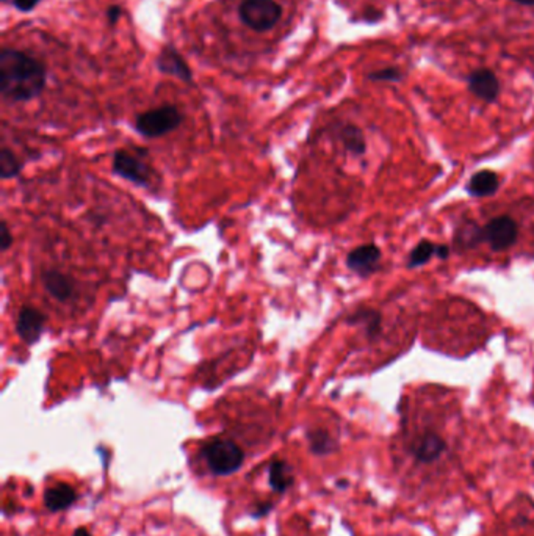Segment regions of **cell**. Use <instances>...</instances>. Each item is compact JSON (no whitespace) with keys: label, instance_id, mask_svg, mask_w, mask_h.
<instances>
[{"label":"cell","instance_id":"ac0fdd59","mask_svg":"<svg viewBox=\"0 0 534 536\" xmlns=\"http://www.w3.org/2000/svg\"><path fill=\"white\" fill-rule=\"evenodd\" d=\"M340 142L344 144V148L353 155H364L367 151V143H365V137L364 132L354 125H346L340 129Z\"/></svg>","mask_w":534,"mask_h":536},{"label":"cell","instance_id":"5bb4252c","mask_svg":"<svg viewBox=\"0 0 534 536\" xmlns=\"http://www.w3.org/2000/svg\"><path fill=\"white\" fill-rule=\"evenodd\" d=\"M499 174L493 173L491 170H484V171H478L470 178L465 190H467L470 197L483 198L495 195L499 190Z\"/></svg>","mask_w":534,"mask_h":536},{"label":"cell","instance_id":"4dcf8cb0","mask_svg":"<svg viewBox=\"0 0 534 536\" xmlns=\"http://www.w3.org/2000/svg\"><path fill=\"white\" fill-rule=\"evenodd\" d=\"M4 4H12V0H2Z\"/></svg>","mask_w":534,"mask_h":536},{"label":"cell","instance_id":"cb8c5ba5","mask_svg":"<svg viewBox=\"0 0 534 536\" xmlns=\"http://www.w3.org/2000/svg\"><path fill=\"white\" fill-rule=\"evenodd\" d=\"M42 0H12V5L21 13H30L41 4Z\"/></svg>","mask_w":534,"mask_h":536},{"label":"cell","instance_id":"d6986e66","mask_svg":"<svg viewBox=\"0 0 534 536\" xmlns=\"http://www.w3.org/2000/svg\"><path fill=\"white\" fill-rule=\"evenodd\" d=\"M310 450L315 455H327L333 453L337 448V442L334 441L333 436L329 435L325 430H314L308 435Z\"/></svg>","mask_w":534,"mask_h":536},{"label":"cell","instance_id":"5b68a950","mask_svg":"<svg viewBox=\"0 0 534 536\" xmlns=\"http://www.w3.org/2000/svg\"><path fill=\"white\" fill-rule=\"evenodd\" d=\"M112 170L113 173L119 178L140 187H146L151 179V170L148 165L137 155L131 154L129 151H123V149H119L113 154Z\"/></svg>","mask_w":534,"mask_h":536},{"label":"cell","instance_id":"44dd1931","mask_svg":"<svg viewBox=\"0 0 534 536\" xmlns=\"http://www.w3.org/2000/svg\"><path fill=\"white\" fill-rule=\"evenodd\" d=\"M23 170V163L19 161L12 149L2 148L0 151V178L2 180L16 178Z\"/></svg>","mask_w":534,"mask_h":536},{"label":"cell","instance_id":"f546056e","mask_svg":"<svg viewBox=\"0 0 534 536\" xmlns=\"http://www.w3.org/2000/svg\"><path fill=\"white\" fill-rule=\"evenodd\" d=\"M72 536H93L91 535V533H89L88 531H87V529H82V527H80V529H78V531H74V535Z\"/></svg>","mask_w":534,"mask_h":536},{"label":"cell","instance_id":"7402d4cb","mask_svg":"<svg viewBox=\"0 0 534 536\" xmlns=\"http://www.w3.org/2000/svg\"><path fill=\"white\" fill-rule=\"evenodd\" d=\"M368 80L372 82H391V84H398L404 79V72L398 68V66H387V68H381L376 71L368 72Z\"/></svg>","mask_w":534,"mask_h":536},{"label":"cell","instance_id":"ba28073f","mask_svg":"<svg viewBox=\"0 0 534 536\" xmlns=\"http://www.w3.org/2000/svg\"><path fill=\"white\" fill-rule=\"evenodd\" d=\"M44 323L46 317L42 316L41 310L33 306H23L16 320V333L27 346H33L41 339Z\"/></svg>","mask_w":534,"mask_h":536},{"label":"cell","instance_id":"83f0119b","mask_svg":"<svg viewBox=\"0 0 534 536\" xmlns=\"http://www.w3.org/2000/svg\"><path fill=\"white\" fill-rule=\"evenodd\" d=\"M448 254H450V248H448L447 245H439V246H437V257H439V259H447Z\"/></svg>","mask_w":534,"mask_h":536},{"label":"cell","instance_id":"9a60e30c","mask_svg":"<svg viewBox=\"0 0 534 536\" xmlns=\"http://www.w3.org/2000/svg\"><path fill=\"white\" fill-rule=\"evenodd\" d=\"M268 482L270 486L276 493H285L287 489L291 488L295 478L291 476L290 466L287 465L282 459H274L268 467Z\"/></svg>","mask_w":534,"mask_h":536},{"label":"cell","instance_id":"8992f818","mask_svg":"<svg viewBox=\"0 0 534 536\" xmlns=\"http://www.w3.org/2000/svg\"><path fill=\"white\" fill-rule=\"evenodd\" d=\"M483 233H484V242L489 244L493 251L499 253V251L508 250L516 244L519 226L508 215H500L483 227Z\"/></svg>","mask_w":534,"mask_h":536},{"label":"cell","instance_id":"277c9868","mask_svg":"<svg viewBox=\"0 0 534 536\" xmlns=\"http://www.w3.org/2000/svg\"><path fill=\"white\" fill-rule=\"evenodd\" d=\"M282 6L274 0H242L238 18L248 29L257 33L270 32L282 19Z\"/></svg>","mask_w":534,"mask_h":536},{"label":"cell","instance_id":"9c48e42d","mask_svg":"<svg viewBox=\"0 0 534 536\" xmlns=\"http://www.w3.org/2000/svg\"><path fill=\"white\" fill-rule=\"evenodd\" d=\"M155 65L161 74L178 78L185 84H193V71H191L190 66L187 65L184 57L179 54L178 49H174L172 46H163L161 54L155 60Z\"/></svg>","mask_w":534,"mask_h":536},{"label":"cell","instance_id":"3957f363","mask_svg":"<svg viewBox=\"0 0 534 536\" xmlns=\"http://www.w3.org/2000/svg\"><path fill=\"white\" fill-rule=\"evenodd\" d=\"M184 123V115L176 106H161L143 112L135 119V129L146 138H159L179 129Z\"/></svg>","mask_w":534,"mask_h":536},{"label":"cell","instance_id":"6da1fadb","mask_svg":"<svg viewBox=\"0 0 534 536\" xmlns=\"http://www.w3.org/2000/svg\"><path fill=\"white\" fill-rule=\"evenodd\" d=\"M48 69L18 49L0 51V95L8 102H29L46 88Z\"/></svg>","mask_w":534,"mask_h":536},{"label":"cell","instance_id":"d4e9b609","mask_svg":"<svg viewBox=\"0 0 534 536\" xmlns=\"http://www.w3.org/2000/svg\"><path fill=\"white\" fill-rule=\"evenodd\" d=\"M123 16V8L119 5H110L107 8V21L110 25L118 24L119 18Z\"/></svg>","mask_w":534,"mask_h":536},{"label":"cell","instance_id":"52a82bcc","mask_svg":"<svg viewBox=\"0 0 534 536\" xmlns=\"http://www.w3.org/2000/svg\"><path fill=\"white\" fill-rule=\"evenodd\" d=\"M467 88L470 93L486 104L499 101L502 84L497 74L489 68H476L467 76Z\"/></svg>","mask_w":534,"mask_h":536},{"label":"cell","instance_id":"8fae6325","mask_svg":"<svg viewBox=\"0 0 534 536\" xmlns=\"http://www.w3.org/2000/svg\"><path fill=\"white\" fill-rule=\"evenodd\" d=\"M447 444L439 435L436 433H425V435L419 436L416 442L410 447V452L414 455V458L420 463H433L436 459L442 457V453L446 452Z\"/></svg>","mask_w":534,"mask_h":536},{"label":"cell","instance_id":"7a4b0ae2","mask_svg":"<svg viewBox=\"0 0 534 536\" xmlns=\"http://www.w3.org/2000/svg\"><path fill=\"white\" fill-rule=\"evenodd\" d=\"M201 455L215 476H231L242 467L244 461V450L235 442L225 438H215L206 442Z\"/></svg>","mask_w":534,"mask_h":536},{"label":"cell","instance_id":"603a6c76","mask_svg":"<svg viewBox=\"0 0 534 536\" xmlns=\"http://www.w3.org/2000/svg\"><path fill=\"white\" fill-rule=\"evenodd\" d=\"M12 231L8 227V223L5 220H2V223H0V250H2V253H5V251L12 248Z\"/></svg>","mask_w":534,"mask_h":536},{"label":"cell","instance_id":"f1b7e54d","mask_svg":"<svg viewBox=\"0 0 534 536\" xmlns=\"http://www.w3.org/2000/svg\"><path fill=\"white\" fill-rule=\"evenodd\" d=\"M511 2L523 6H534V0H511Z\"/></svg>","mask_w":534,"mask_h":536},{"label":"cell","instance_id":"2e32d148","mask_svg":"<svg viewBox=\"0 0 534 536\" xmlns=\"http://www.w3.org/2000/svg\"><path fill=\"white\" fill-rule=\"evenodd\" d=\"M455 240H456L457 246L463 250L475 248L484 242L483 227L478 226L475 221H464L463 225L456 229Z\"/></svg>","mask_w":534,"mask_h":536},{"label":"cell","instance_id":"ffe728a7","mask_svg":"<svg viewBox=\"0 0 534 536\" xmlns=\"http://www.w3.org/2000/svg\"><path fill=\"white\" fill-rule=\"evenodd\" d=\"M437 246L439 245H434L433 242H428V240L420 242L414 250L410 251L408 267H422L425 263H429L431 257L437 256Z\"/></svg>","mask_w":534,"mask_h":536},{"label":"cell","instance_id":"484cf974","mask_svg":"<svg viewBox=\"0 0 534 536\" xmlns=\"http://www.w3.org/2000/svg\"><path fill=\"white\" fill-rule=\"evenodd\" d=\"M365 23L368 24H376V23H380L382 16H384V13L381 12V10H376V8H370L365 12Z\"/></svg>","mask_w":534,"mask_h":536},{"label":"cell","instance_id":"4316f807","mask_svg":"<svg viewBox=\"0 0 534 536\" xmlns=\"http://www.w3.org/2000/svg\"><path fill=\"white\" fill-rule=\"evenodd\" d=\"M272 508H273V504H270V502L268 504H259L253 510V516L254 518H263V516H267L268 513L272 512Z\"/></svg>","mask_w":534,"mask_h":536},{"label":"cell","instance_id":"4fadbf2b","mask_svg":"<svg viewBox=\"0 0 534 536\" xmlns=\"http://www.w3.org/2000/svg\"><path fill=\"white\" fill-rule=\"evenodd\" d=\"M76 501H78L76 489L72 488L71 485H66V483H60V485L51 486V488L44 491V505H46L49 512H63Z\"/></svg>","mask_w":534,"mask_h":536},{"label":"cell","instance_id":"e0dca14e","mask_svg":"<svg viewBox=\"0 0 534 536\" xmlns=\"http://www.w3.org/2000/svg\"><path fill=\"white\" fill-rule=\"evenodd\" d=\"M346 322L350 323V325L364 327L368 337L374 339V337L380 336L382 319H381V314L378 310H361L354 312L353 316L348 317Z\"/></svg>","mask_w":534,"mask_h":536},{"label":"cell","instance_id":"7c38bea8","mask_svg":"<svg viewBox=\"0 0 534 536\" xmlns=\"http://www.w3.org/2000/svg\"><path fill=\"white\" fill-rule=\"evenodd\" d=\"M41 281L49 295L59 301H68L74 295V282L69 276L59 270H48L41 274Z\"/></svg>","mask_w":534,"mask_h":536},{"label":"cell","instance_id":"30bf717a","mask_svg":"<svg viewBox=\"0 0 534 536\" xmlns=\"http://www.w3.org/2000/svg\"><path fill=\"white\" fill-rule=\"evenodd\" d=\"M381 250L376 245H363L346 256V267L359 276H368L380 268Z\"/></svg>","mask_w":534,"mask_h":536}]
</instances>
